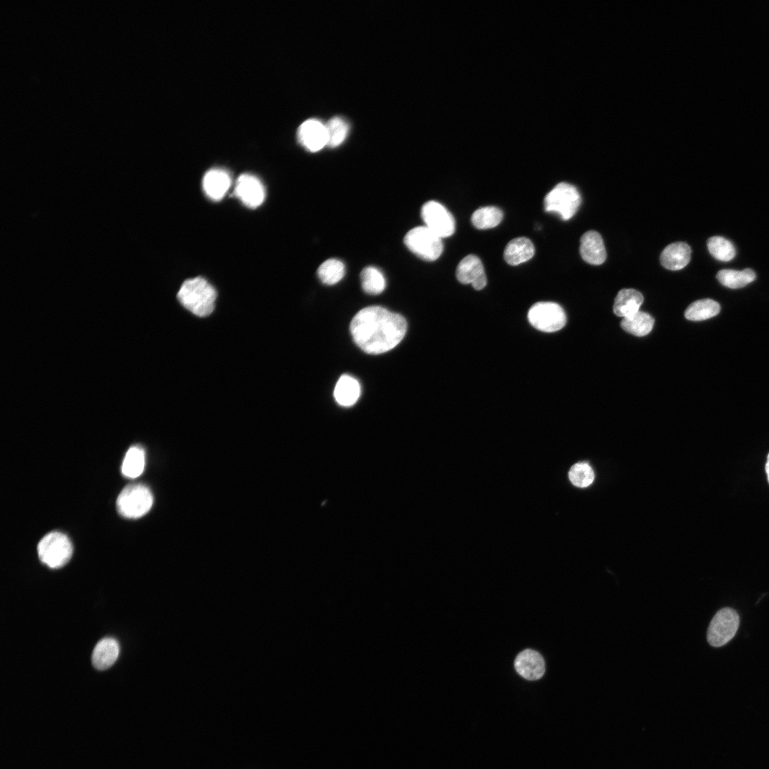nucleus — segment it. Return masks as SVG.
Segmentation results:
<instances>
[{"label":"nucleus","instance_id":"nucleus-1","mask_svg":"<svg viewBox=\"0 0 769 769\" xmlns=\"http://www.w3.org/2000/svg\"><path fill=\"white\" fill-rule=\"evenodd\" d=\"M407 328L405 318L381 306H370L352 318L350 330L355 344L368 354L386 352L404 338Z\"/></svg>","mask_w":769,"mask_h":769},{"label":"nucleus","instance_id":"nucleus-2","mask_svg":"<svg viewBox=\"0 0 769 769\" xmlns=\"http://www.w3.org/2000/svg\"><path fill=\"white\" fill-rule=\"evenodd\" d=\"M177 298L193 314L205 317L214 309L216 292L205 278L198 276L186 280L182 284Z\"/></svg>","mask_w":769,"mask_h":769},{"label":"nucleus","instance_id":"nucleus-3","mask_svg":"<svg viewBox=\"0 0 769 769\" xmlns=\"http://www.w3.org/2000/svg\"><path fill=\"white\" fill-rule=\"evenodd\" d=\"M580 203L581 197L577 188L566 182L555 185L543 201L545 211L556 213L565 221L575 215Z\"/></svg>","mask_w":769,"mask_h":769},{"label":"nucleus","instance_id":"nucleus-4","mask_svg":"<svg viewBox=\"0 0 769 769\" xmlns=\"http://www.w3.org/2000/svg\"><path fill=\"white\" fill-rule=\"evenodd\" d=\"M37 551L43 563L51 568H60L70 559L73 545L65 534L53 531L46 534L40 540Z\"/></svg>","mask_w":769,"mask_h":769},{"label":"nucleus","instance_id":"nucleus-5","mask_svg":"<svg viewBox=\"0 0 769 769\" xmlns=\"http://www.w3.org/2000/svg\"><path fill=\"white\" fill-rule=\"evenodd\" d=\"M153 503L150 489L142 484H130L119 494L116 506L118 513L125 518H137L146 514Z\"/></svg>","mask_w":769,"mask_h":769},{"label":"nucleus","instance_id":"nucleus-6","mask_svg":"<svg viewBox=\"0 0 769 769\" xmlns=\"http://www.w3.org/2000/svg\"><path fill=\"white\" fill-rule=\"evenodd\" d=\"M442 239L426 226H417L409 231L404 236L406 246L420 258L433 261L442 253Z\"/></svg>","mask_w":769,"mask_h":769},{"label":"nucleus","instance_id":"nucleus-7","mask_svg":"<svg viewBox=\"0 0 769 769\" xmlns=\"http://www.w3.org/2000/svg\"><path fill=\"white\" fill-rule=\"evenodd\" d=\"M740 624L737 612L730 607L719 610L711 619L707 640L710 645L720 647L727 644L736 635Z\"/></svg>","mask_w":769,"mask_h":769},{"label":"nucleus","instance_id":"nucleus-8","mask_svg":"<svg viewBox=\"0 0 769 769\" xmlns=\"http://www.w3.org/2000/svg\"><path fill=\"white\" fill-rule=\"evenodd\" d=\"M528 319L533 327L546 333L559 330L566 323L564 310L553 302H539L534 304L528 311Z\"/></svg>","mask_w":769,"mask_h":769},{"label":"nucleus","instance_id":"nucleus-9","mask_svg":"<svg viewBox=\"0 0 769 769\" xmlns=\"http://www.w3.org/2000/svg\"><path fill=\"white\" fill-rule=\"evenodd\" d=\"M421 214L425 226L441 239L454 233L455 219L451 213L439 202H426L422 206Z\"/></svg>","mask_w":769,"mask_h":769},{"label":"nucleus","instance_id":"nucleus-10","mask_svg":"<svg viewBox=\"0 0 769 769\" xmlns=\"http://www.w3.org/2000/svg\"><path fill=\"white\" fill-rule=\"evenodd\" d=\"M234 195L247 207L259 206L266 197L265 188L256 177L251 174H242L236 181Z\"/></svg>","mask_w":769,"mask_h":769},{"label":"nucleus","instance_id":"nucleus-11","mask_svg":"<svg viewBox=\"0 0 769 769\" xmlns=\"http://www.w3.org/2000/svg\"><path fill=\"white\" fill-rule=\"evenodd\" d=\"M298 140L301 145L311 152H315L328 145L325 124L316 119L303 122L298 130Z\"/></svg>","mask_w":769,"mask_h":769},{"label":"nucleus","instance_id":"nucleus-12","mask_svg":"<svg viewBox=\"0 0 769 769\" xmlns=\"http://www.w3.org/2000/svg\"><path fill=\"white\" fill-rule=\"evenodd\" d=\"M456 276L460 283H471L476 290L483 289L487 283L482 262L478 256L473 254L465 256L459 262Z\"/></svg>","mask_w":769,"mask_h":769},{"label":"nucleus","instance_id":"nucleus-13","mask_svg":"<svg viewBox=\"0 0 769 769\" xmlns=\"http://www.w3.org/2000/svg\"><path fill=\"white\" fill-rule=\"evenodd\" d=\"M516 671L528 680H537L545 673V661L542 656L533 649L520 652L514 661Z\"/></svg>","mask_w":769,"mask_h":769},{"label":"nucleus","instance_id":"nucleus-14","mask_svg":"<svg viewBox=\"0 0 769 769\" xmlns=\"http://www.w3.org/2000/svg\"><path fill=\"white\" fill-rule=\"evenodd\" d=\"M231 184V177L221 169H211L206 172L202 179V188L205 194L211 200H221L228 192Z\"/></svg>","mask_w":769,"mask_h":769},{"label":"nucleus","instance_id":"nucleus-15","mask_svg":"<svg viewBox=\"0 0 769 769\" xmlns=\"http://www.w3.org/2000/svg\"><path fill=\"white\" fill-rule=\"evenodd\" d=\"M580 252L583 260L592 265L602 264L607 257L602 238L595 231H588L582 235Z\"/></svg>","mask_w":769,"mask_h":769},{"label":"nucleus","instance_id":"nucleus-16","mask_svg":"<svg viewBox=\"0 0 769 769\" xmlns=\"http://www.w3.org/2000/svg\"><path fill=\"white\" fill-rule=\"evenodd\" d=\"M691 249L685 242L672 243L663 250L660 256L661 265L669 270L677 271L684 268L691 259Z\"/></svg>","mask_w":769,"mask_h":769},{"label":"nucleus","instance_id":"nucleus-17","mask_svg":"<svg viewBox=\"0 0 769 769\" xmlns=\"http://www.w3.org/2000/svg\"><path fill=\"white\" fill-rule=\"evenodd\" d=\"M119 652V644L115 639L111 637L102 639L93 649L92 664L98 670H105L115 662Z\"/></svg>","mask_w":769,"mask_h":769},{"label":"nucleus","instance_id":"nucleus-18","mask_svg":"<svg viewBox=\"0 0 769 769\" xmlns=\"http://www.w3.org/2000/svg\"><path fill=\"white\" fill-rule=\"evenodd\" d=\"M535 253V247L532 241L525 237L512 239L506 245L503 257L507 263L517 266L530 260Z\"/></svg>","mask_w":769,"mask_h":769},{"label":"nucleus","instance_id":"nucleus-19","mask_svg":"<svg viewBox=\"0 0 769 769\" xmlns=\"http://www.w3.org/2000/svg\"><path fill=\"white\" fill-rule=\"evenodd\" d=\"M360 395V385L354 377L344 375L336 383L334 389L335 401L342 407H350L356 403Z\"/></svg>","mask_w":769,"mask_h":769},{"label":"nucleus","instance_id":"nucleus-20","mask_svg":"<svg viewBox=\"0 0 769 769\" xmlns=\"http://www.w3.org/2000/svg\"><path fill=\"white\" fill-rule=\"evenodd\" d=\"M642 294L634 289H622L617 293L613 310L619 317H627L639 311L643 302Z\"/></svg>","mask_w":769,"mask_h":769},{"label":"nucleus","instance_id":"nucleus-21","mask_svg":"<svg viewBox=\"0 0 769 769\" xmlns=\"http://www.w3.org/2000/svg\"><path fill=\"white\" fill-rule=\"evenodd\" d=\"M654 323V318L649 313L639 310L633 315L623 318L621 327L626 332L641 337L651 332Z\"/></svg>","mask_w":769,"mask_h":769},{"label":"nucleus","instance_id":"nucleus-22","mask_svg":"<svg viewBox=\"0 0 769 769\" xmlns=\"http://www.w3.org/2000/svg\"><path fill=\"white\" fill-rule=\"evenodd\" d=\"M716 278L724 286L735 289L749 284L755 279L756 275L750 268L743 271L723 269L717 273Z\"/></svg>","mask_w":769,"mask_h":769},{"label":"nucleus","instance_id":"nucleus-23","mask_svg":"<svg viewBox=\"0 0 769 769\" xmlns=\"http://www.w3.org/2000/svg\"><path fill=\"white\" fill-rule=\"evenodd\" d=\"M720 308L716 301L709 298L701 299L689 305L685 311V317L689 320H703L718 315Z\"/></svg>","mask_w":769,"mask_h":769},{"label":"nucleus","instance_id":"nucleus-24","mask_svg":"<svg viewBox=\"0 0 769 769\" xmlns=\"http://www.w3.org/2000/svg\"><path fill=\"white\" fill-rule=\"evenodd\" d=\"M145 451L140 446H132L127 451L122 465V473L127 478L138 477L145 468Z\"/></svg>","mask_w":769,"mask_h":769},{"label":"nucleus","instance_id":"nucleus-25","mask_svg":"<svg viewBox=\"0 0 769 769\" xmlns=\"http://www.w3.org/2000/svg\"><path fill=\"white\" fill-rule=\"evenodd\" d=\"M503 214L501 209L493 206H487L476 209L472 214V224L478 229H487L498 226L502 221Z\"/></svg>","mask_w":769,"mask_h":769},{"label":"nucleus","instance_id":"nucleus-26","mask_svg":"<svg viewBox=\"0 0 769 769\" xmlns=\"http://www.w3.org/2000/svg\"><path fill=\"white\" fill-rule=\"evenodd\" d=\"M363 291L370 295H378L385 288L386 281L382 273L376 267L365 268L360 273Z\"/></svg>","mask_w":769,"mask_h":769},{"label":"nucleus","instance_id":"nucleus-27","mask_svg":"<svg viewBox=\"0 0 769 769\" xmlns=\"http://www.w3.org/2000/svg\"><path fill=\"white\" fill-rule=\"evenodd\" d=\"M345 267L344 263L336 258L325 261L318 267L317 274L322 283L333 285L339 282L344 276Z\"/></svg>","mask_w":769,"mask_h":769},{"label":"nucleus","instance_id":"nucleus-28","mask_svg":"<svg viewBox=\"0 0 769 769\" xmlns=\"http://www.w3.org/2000/svg\"><path fill=\"white\" fill-rule=\"evenodd\" d=\"M707 247L710 253L717 260L729 261L736 255L733 244L722 236H712L708 239Z\"/></svg>","mask_w":769,"mask_h":769},{"label":"nucleus","instance_id":"nucleus-29","mask_svg":"<svg viewBox=\"0 0 769 769\" xmlns=\"http://www.w3.org/2000/svg\"><path fill=\"white\" fill-rule=\"evenodd\" d=\"M325 126L328 134V146L335 147L342 144L349 131L347 122L340 117H334L325 124Z\"/></svg>","mask_w":769,"mask_h":769},{"label":"nucleus","instance_id":"nucleus-30","mask_svg":"<svg viewBox=\"0 0 769 769\" xmlns=\"http://www.w3.org/2000/svg\"><path fill=\"white\" fill-rule=\"evenodd\" d=\"M568 476L571 483L580 488L589 486L595 478L592 469L586 462L574 464L570 469Z\"/></svg>","mask_w":769,"mask_h":769},{"label":"nucleus","instance_id":"nucleus-31","mask_svg":"<svg viewBox=\"0 0 769 769\" xmlns=\"http://www.w3.org/2000/svg\"><path fill=\"white\" fill-rule=\"evenodd\" d=\"M765 472H766V474H767L768 481L769 483V454L768 455L767 461H766V464H765Z\"/></svg>","mask_w":769,"mask_h":769}]
</instances>
